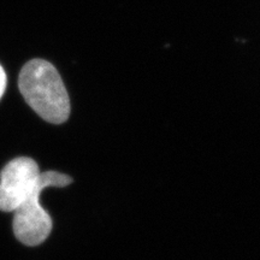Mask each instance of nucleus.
I'll list each match as a JSON object with an SVG mask.
<instances>
[{
    "mask_svg": "<svg viewBox=\"0 0 260 260\" xmlns=\"http://www.w3.org/2000/svg\"><path fill=\"white\" fill-rule=\"evenodd\" d=\"M6 83H8V77H6L5 70L0 65V99H2L3 94H4L6 89Z\"/></svg>",
    "mask_w": 260,
    "mask_h": 260,
    "instance_id": "4",
    "label": "nucleus"
},
{
    "mask_svg": "<svg viewBox=\"0 0 260 260\" xmlns=\"http://www.w3.org/2000/svg\"><path fill=\"white\" fill-rule=\"evenodd\" d=\"M18 87L28 105L42 119L60 124L69 118V95L57 69L47 60H29L19 73Z\"/></svg>",
    "mask_w": 260,
    "mask_h": 260,
    "instance_id": "1",
    "label": "nucleus"
},
{
    "mask_svg": "<svg viewBox=\"0 0 260 260\" xmlns=\"http://www.w3.org/2000/svg\"><path fill=\"white\" fill-rule=\"evenodd\" d=\"M45 188H39L15 211L14 233L16 239L25 246H39L46 241L52 232L51 216L41 206L40 195Z\"/></svg>",
    "mask_w": 260,
    "mask_h": 260,
    "instance_id": "3",
    "label": "nucleus"
},
{
    "mask_svg": "<svg viewBox=\"0 0 260 260\" xmlns=\"http://www.w3.org/2000/svg\"><path fill=\"white\" fill-rule=\"evenodd\" d=\"M73 178L57 171L40 172L34 159L15 158L0 174V211L15 212L39 188L67 187Z\"/></svg>",
    "mask_w": 260,
    "mask_h": 260,
    "instance_id": "2",
    "label": "nucleus"
}]
</instances>
